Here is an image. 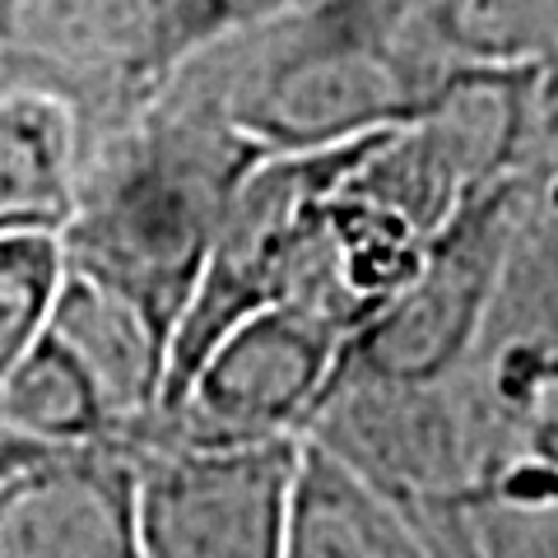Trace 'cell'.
Returning <instances> with one entry per match:
<instances>
[{
  "label": "cell",
  "instance_id": "6da1fadb",
  "mask_svg": "<svg viewBox=\"0 0 558 558\" xmlns=\"http://www.w3.org/2000/svg\"><path fill=\"white\" fill-rule=\"evenodd\" d=\"M256 149L182 75L84 140L65 266L135 303L172 344L209 242Z\"/></svg>",
  "mask_w": 558,
  "mask_h": 558
},
{
  "label": "cell",
  "instance_id": "7a4b0ae2",
  "mask_svg": "<svg viewBox=\"0 0 558 558\" xmlns=\"http://www.w3.org/2000/svg\"><path fill=\"white\" fill-rule=\"evenodd\" d=\"M172 75L256 159H284L405 126L433 102L447 70L400 33L381 0H322L201 47Z\"/></svg>",
  "mask_w": 558,
  "mask_h": 558
},
{
  "label": "cell",
  "instance_id": "3957f363",
  "mask_svg": "<svg viewBox=\"0 0 558 558\" xmlns=\"http://www.w3.org/2000/svg\"><path fill=\"white\" fill-rule=\"evenodd\" d=\"M303 438L387 488L414 517L428 554H480V400L470 368L438 381L330 377Z\"/></svg>",
  "mask_w": 558,
  "mask_h": 558
},
{
  "label": "cell",
  "instance_id": "277c9868",
  "mask_svg": "<svg viewBox=\"0 0 558 558\" xmlns=\"http://www.w3.org/2000/svg\"><path fill=\"white\" fill-rule=\"evenodd\" d=\"M531 205L526 168L488 182L428 238L418 270L340 344L330 377L438 381L470 368Z\"/></svg>",
  "mask_w": 558,
  "mask_h": 558
},
{
  "label": "cell",
  "instance_id": "5b68a950",
  "mask_svg": "<svg viewBox=\"0 0 558 558\" xmlns=\"http://www.w3.org/2000/svg\"><path fill=\"white\" fill-rule=\"evenodd\" d=\"M377 135H363L354 145H336V149H317V154L260 159L247 178L238 182L233 201L219 219V233L209 242L201 279H196V289H191V303L182 312L178 330H172L159 405H168L172 396H182L191 373L201 368L209 349L229 336L242 317L289 299L293 266H299V247H303V233L312 223V209L359 168V159L368 154Z\"/></svg>",
  "mask_w": 558,
  "mask_h": 558
},
{
  "label": "cell",
  "instance_id": "8992f818",
  "mask_svg": "<svg viewBox=\"0 0 558 558\" xmlns=\"http://www.w3.org/2000/svg\"><path fill=\"white\" fill-rule=\"evenodd\" d=\"M344 336L299 303L242 317L205 354L182 396L135 424V447H219L303 433L330 381Z\"/></svg>",
  "mask_w": 558,
  "mask_h": 558
},
{
  "label": "cell",
  "instance_id": "52a82bcc",
  "mask_svg": "<svg viewBox=\"0 0 558 558\" xmlns=\"http://www.w3.org/2000/svg\"><path fill=\"white\" fill-rule=\"evenodd\" d=\"M135 535L149 558H284L303 433L219 447H135Z\"/></svg>",
  "mask_w": 558,
  "mask_h": 558
},
{
  "label": "cell",
  "instance_id": "ba28073f",
  "mask_svg": "<svg viewBox=\"0 0 558 558\" xmlns=\"http://www.w3.org/2000/svg\"><path fill=\"white\" fill-rule=\"evenodd\" d=\"M172 0H0V51L33 89L61 94L89 140L168 84Z\"/></svg>",
  "mask_w": 558,
  "mask_h": 558
},
{
  "label": "cell",
  "instance_id": "9c48e42d",
  "mask_svg": "<svg viewBox=\"0 0 558 558\" xmlns=\"http://www.w3.org/2000/svg\"><path fill=\"white\" fill-rule=\"evenodd\" d=\"M480 554H512V539L558 517V344L502 336L480 344Z\"/></svg>",
  "mask_w": 558,
  "mask_h": 558
},
{
  "label": "cell",
  "instance_id": "30bf717a",
  "mask_svg": "<svg viewBox=\"0 0 558 558\" xmlns=\"http://www.w3.org/2000/svg\"><path fill=\"white\" fill-rule=\"evenodd\" d=\"M135 494L131 438L43 447L0 475V558H131Z\"/></svg>",
  "mask_w": 558,
  "mask_h": 558
},
{
  "label": "cell",
  "instance_id": "8fae6325",
  "mask_svg": "<svg viewBox=\"0 0 558 558\" xmlns=\"http://www.w3.org/2000/svg\"><path fill=\"white\" fill-rule=\"evenodd\" d=\"M428 233L391 205L340 182L312 209L284 303L307 307L349 340L418 270Z\"/></svg>",
  "mask_w": 558,
  "mask_h": 558
},
{
  "label": "cell",
  "instance_id": "7c38bea8",
  "mask_svg": "<svg viewBox=\"0 0 558 558\" xmlns=\"http://www.w3.org/2000/svg\"><path fill=\"white\" fill-rule=\"evenodd\" d=\"M284 558H428L414 517L359 465L303 438L289 488Z\"/></svg>",
  "mask_w": 558,
  "mask_h": 558
},
{
  "label": "cell",
  "instance_id": "4fadbf2b",
  "mask_svg": "<svg viewBox=\"0 0 558 558\" xmlns=\"http://www.w3.org/2000/svg\"><path fill=\"white\" fill-rule=\"evenodd\" d=\"M47 330L65 340L70 354L89 368L108 410L117 414L121 438L159 410L168 340L154 330V322L135 303H126L108 284L65 266V284L57 293Z\"/></svg>",
  "mask_w": 558,
  "mask_h": 558
},
{
  "label": "cell",
  "instance_id": "5bb4252c",
  "mask_svg": "<svg viewBox=\"0 0 558 558\" xmlns=\"http://www.w3.org/2000/svg\"><path fill=\"white\" fill-rule=\"evenodd\" d=\"M80 117L61 94H0V233H61L80 186Z\"/></svg>",
  "mask_w": 558,
  "mask_h": 558
},
{
  "label": "cell",
  "instance_id": "9a60e30c",
  "mask_svg": "<svg viewBox=\"0 0 558 558\" xmlns=\"http://www.w3.org/2000/svg\"><path fill=\"white\" fill-rule=\"evenodd\" d=\"M391 20L442 70H535L558 102V0H418L414 10H391Z\"/></svg>",
  "mask_w": 558,
  "mask_h": 558
},
{
  "label": "cell",
  "instance_id": "2e32d148",
  "mask_svg": "<svg viewBox=\"0 0 558 558\" xmlns=\"http://www.w3.org/2000/svg\"><path fill=\"white\" fill-rule=\"evenodd\" d=\"M0 418L43 447L121 438V424L102 400L98 381L51 330H43L38 344L0 377Z\"/></svg>",
  "mask_w": 558,
  "mask_h": 558
},
{
  "label": "cell",
  "instance_id": "e0dca14e",
  "mask_svg": "<svg viewBox=\"0 0 558 558\" xmlns=\"http://www.w3.org/2000/svg\"><path fill=\"white\" fill-rule=\"evenodd\" d=\"M502 336H539L558 344V205H545L535 196L512 242V260L502 275L484 344Z\"/></svg>",
  "mask_w": 558,
  "mask_h": 558
},
{
  "label": "cell",
  "instance_id": "ac0fdd59",
  "mask_svg": "<svg viewBox=\"0 0 558 558\" xmlns=\"http://www.w3.org/2000/svg\"><path fill=\"white\" fill-rule=\"evenodd\" d=\"M61 284V233H0V377L38 344Z\"/></svg>",
  "mask_w": 558,
  "mask_h": 558
},
{
  "label": "cell",
  "instance_id": "d6986e66",
  "mask_svg": "<svg viewBox=\"0 0 558 558\" xmlns=\"http://www.w3.org/2000/svg\"><path fill=\"white\" fill-rule=\"evenodd\" d=\"M312 5H322V0H172L168 20H163V65L172 75L201 47L229 38V33L312 10Z\"/></svg>",
  "mask_w": 558,
  "mask_h": 558
},
{
  "label": "cell",
  "instance_id": "ffe728a7",
  "mask_svg": "<svg viewBox=\"0 0 558 558\" xmlns=\"http://www.w3.org/2000/svg\"><path fill=\"white\" fill-rule=\"evenodd\" d=\"M531 196L545 201V205H558V102L545 112V126H539V140H535V154H531Z\"/></svg>",
  "mask_w": 558,
  "mask_h": 558
},
{
  "label": "cell",
  "instance_id": "44dd1931",
  "mask_svg": "<svg viewBox=\"0 0 558 558\" xmlns=\"http://www.w3.org/2000/svg\"><path fill=\"white\" fill-rule=\"evenodd\" d=\"M43 451V442H33V438H24V433H14L5 418H0V475H10L20 461H28V457H38Z\"/></svg>",
  "mask_w": 558,
  "mask_h": 558
},
{
  "label": "cell",
  "instance_id": "7402d4cb",
  "mask_svg": "<svg viewBox=\"0 0 558 558\" xmlns=\"http://www.w3.org/2000/svg\"><path fill=\"white\" fill-rule=\"evenodd\" d=\"M512 554H558V517L539 521V526H531V531H521L512 539Z\"/></svg>",
  "mask_w": 558,
  "mask_h": 558
},
{
  "label": "cell",
  "instance_id": "603a6c76",
  "mask_svg": "<svg viewBox=\"0 0 558 558\" xmlns=\"http://www.w3.org/2000/svg\"><path fill=\"white\" fill-rule=\"evenodd\" d=\"M24 75H20V65H14L10 57H5V51H0V94H5V89H24Z\"/></svg>",
  "mask_w": 558,
  "mask_h": 558
}]
</instances>
